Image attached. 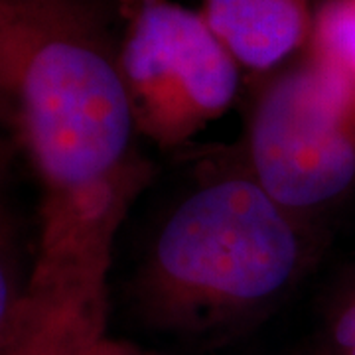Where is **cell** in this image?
Instances as JSON below:
<instances>
[{"mask_svg":"<svg viewBox=\"0 0 355 355\" xmlns=\"http://www.w3.org/2000/svg\"><path fill=\"white\" fill-rule=\"evenodd\" d=\"M119 65L137 132L162 148L188 144L221 119L241 64L200 10L174 0H132Z\"/></svg>","mask_w":355,"mask_h":355,"instance_id":"obj_4","label":"cell"},{"mask_svg":"<svg viewBox=\"0 0 355 355\" xmlns=\"http://www.w3.org/2000/svg\"><path fill=\"white\" fill-rule=\"evenodd\" d=\"M200 12L241 67L268 71L308 46L310 0H202Z\"/></svg>","mask_w":355,"mask_h":355,"instance_id":"obj_6","label":"cell"},{"mask_svg":"<svg viewBox=\"0 0 355 355\" xmlns=\"http://www.w3.org/2000/svg\"><path fill=\"white\" fill-rule=\"evenodd\" d=\"M308 58L355 89V0H326L316 12Z\"/></svg>","mask_w":355,"mask_h":355,"instance_id":"obj_8","label":"cell"},{"mask_svg":"<svg viewBox=\"0 0 355 355\" xmlns=\"http://www.w3.org/2000/svg\"><path fill=\"white\" fill-rule=\"evenodd\" d=\"M314 355H355V268L331 296Z\"/></svg>","mask_w":355,"mask_h":355,"instance_id":"obj_9","label":"cell"},{"mask_svg":"<svg viewBox=\"0 0 355 355\" xmlns=\"http://www.w3.org/2000/svg\"><path fill=\"white\" fill-rule=\"evenodd\" d=\"M0 125L6 127V114H4V107H2V101H0Z\"/></svg>","mask_w":355,"mask_h":355,"instance_id":"obj_11","label":"cell"},{"mask_svg":"<svg viewBox=\"0 0 355 355\" xmlns=\"http://www.w3.org/2000/svg\"><path fill=\"white\" fill-rule=\"evenodd\" d=\"M241 154L277 202L316 221L355 191V89L306 55L257 97Z\"/></svg>","mask_w":355,"mask_h":355,"instance_id":"obj_3","label":"cell"},{"mask_svg":"<svg viewBox=\"0 0 355 355\" xmlns=\"http://www.w3.org/2000/svg\"><path fill=\"white\" fill-rule=\"evenodd\" d=\"M111 251L38 254L30 300L6 355H95L107 338Z\"/></svg>","mask_w":355,"mask_h":355,"instance_id":"obj_5","label":"cell"},{"mask_svg":"<svg viewBox=\"0 0 355 355\" xmlns=\"http://www.w3.org/2000/svg\"><path fill=\"white\" fill-rule=\"evenodd\" d=\"M0 101L44 186L40 241L116 233L150 170L119 46L89 0H0Z\"/></svg>","mask_w":355,"mask_h":355,"instance_id":"obj_1","label":"cell"},{"mask_svg":"<svg viewBox=\"0 0 355 355\" xmlns=\"http://www.w3.org/2000/svg\"><path fill=\"white\" fill-rule=\"evenodd\" d=\"M95 355H154V354H148V352L140 349V347L132 345V343L121 342V340H113V338L107 334V338L103 340Z\"/></svg>","mask_w":355,"mask_h":355,"instance_id":"obj_10","label":"cell"},{"mask_svg":"<svg viewBox=\"0 0 355 355\" xmlns=\"http://www.w3.org/2000/svg\"><path fill=\"white\" fill-rule=\"evenodd\" d=\"M16 148L14 139H0V355H6L22 324L36 266L12 191Z\"/></svg>","mask_w":355,"mask_h":355,"instance_id":"obj_7","label":"cell"},{"mask_svg":"<svg viewBox=\"0 0 355 355\" xmlns=\"http://www.w3.org/2000/svg\"><path fill=\"white\" fill-rule=\"evenodd\" d=\"M316 253L314 221L277 202L241 150L223 153L200 168L154 231L132 302L154 328L225 334L282 302Z\"/></svg>","mask_w":355,"mask_h":355,"instance_id":"obj_2","label":"cell"}]
</instances>
